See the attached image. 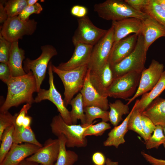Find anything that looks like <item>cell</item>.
<instances>
[{"mask_svg": "<svg viewBox=\"0 0 165 165\" xmlns=\"http://www.w3.org/2000/svg\"><path fill=\"white\" fill-rule=\"evenodd\" d=\"M5 83L7 86V93L0 107V112L8 111L11 107H17L23 103L32 105L35 102L33 95L34 92H37V85L31 72L23 76L12 77Z\"/></svg>", "mask_w": 165, "mask_h": 165, "instance_id": "cell-1", "label": "cell"}, {"mask_svg": "<svg viewBox=\"0 0 165 165\" xmlns=\"http://www.w3.org/2000/svg\"><path fill=\"white\" fill-rule=\"evenodd\" d=\"M94 11L100 17L112 21L130 17L143 20L149 16L144 13L134 10L122 0H106L96 4L94 6Z\"/></svg>", "mask_w": 165, "mask_h": 165, "instance_id": "cell-2", "label": "cell"}, {"mask_svg": "<svg viewBox=\"0 0 165 165\" xmlns=\"http://www.w3.org/2000/svg\"><path fill=\"white\" fill-rule=\"evenodd\" d=\"M147 53L141 33L138 35L136 44L132 52L119 63L110 65L114 79L131 72L141 73L145 68Z\"/></svg>", "mask_w": 165, "mask_h": 165, "instance_id": "cell-3", "label": "cell"}, {"mask_svg": "<svg viewBox=\"0 0 165 165\" xmlns=\"http://www.w3.org/2000/svg\"><path fill=\"white\" fill-rule=\"evenodd\" d=\"M88 125L86 124H68L66 123L60 114L54 116L50 124L52 133L58 137L64 134L67 139L66 146L68 148L85 147L87 140L83 136L84 131Z\"/></svg>", "mask_w": 165, "mask_h": 165, "instance_id": "cell-4", "label": "cell"}, {"mask_svg": "<svg viewBox=\"0 0 165 165\" xmlns=\"http://www.w3.org/2000/svg\"><path fill=\"white\" fill-rule=\"evenodd\" d=\"M52 68L53 72L59 76L63 84L64 89V101L67 107L75 95L82 89L88 72V66L64 70L52 64Z\"/></svg>", "mask_w": 165, "mask_h": 165, "instance_id": "cell-5", "label": "cell"}, {"mask_svg": "<svg viewBox=\"0 0 165 165\" xmlns=\"http://www.w3.org/2000/svg\"><path fill=\"white\" fill-rule=\"evenodd\" d=\"M141 75L140 73L131 72L114 79L103 96L127 99L135 93Z\"/></svg>", "mask_w": 165, "mask_h": 165, "instance_id": "cell-6", "label": "cell"}, {"mask_svg": "<svg viewBox=\"0 0 165 165\" xmlns=\"http://www.w3.org/2000/svg\"><path fill=\"white\" fill-rule=\"evenodd\" d=\"M42 52L40 55L35 60L26 58L24 61V69L27 73L31 72L35 76L38 93L41 84L45 78L48 65L51 58L57 55V52L52 45L47 44L41 47Z\"/></svg>", "mask_w": 165, "mask_h": 165, "instance_id": "cell-7", "label": "cell"}, {"mask_svg": "<svg viewBox=\"0 0 165 165\" xmlns=\"http://www.w3.org/2000/svg\"><path fill=\"white\" fill-rule=\"evenodd\" d=\"M37 24L34 19L23 20L18 16L9 17L1 27L0 34L11 42L18 41L24 35H32Z\"/></svg>", "mask_w": 165, "mask_h": 165, "instance_id": "cell-8", "label": "cell"}, {"mask_svg": "<svg viewBox=\"0 0 165 165\" xmlns=\"http://www.w3.org/2000/svg\"><path fill=\"white\" fill-rule=\"evenodd\" d=\"M113 44V29L111 26L93 46L87 65L90 72L99 70L108 62Z\"/></svg>", "mask_w": 165, "mask_h": 165, "instance_id": "cell-9", "label": "cell"}, {"mask_svg": "<svg viewBox=\"0 0 165 165\" xmlns=\"http://www.w3.org/2000/svg\"><path fill=\"white\" fill-rule=\"evenodd\" d=\"M52 65L51 62L50 61L48 67L49 75V89L47 90L41 88L35 99V102L39 103L45 100H49L56 107L60 113L59 114L65 122L68 124H73L70 112L67 108L61 94L57 90L55 86Z\"/></svg>", "mask_w": 165, "mask_h": 165, "instance_id": "cell-10", "label": "cell"}, {"mask_svg": "<svg viewBox=\"0 0 165 165\" xmlns=\"http://www.w3.org/2000/svg\"><path fill=\"white\" fill-rule=\"evenodd\" d=\"M77 20L78 26L72 38L74 46L83 43L94 46L107 31L95 26L87 15Z\"/></svg>", "mask_w": 165, "mask_h": 165, "instance_id": "cell-11", "label": "cell"}, {"mask_svg": "<svg viewBox=\"0 0 165 165\" xmlns=\"http://www.w3.org/2000/svg\"><path fill=\"white\" fill-rule=\"evenodd\" d=\"M163 64L153 59L147 68H145L141 73L139 84L133 96L126 100L129 105L139 96L151 90L157 84L163 72Z\"/></svg>", "mask_w": 165, "mask_h": 165, "instance_id": "cell-12", "label": "cell"}, {"mask_svg": "<svg viewBox=\"0 0 165 165\" xmlns=\"http://www.w3.org/2000/svg\"><path fill=\"white\" fill-rule=\"evenodd\" d=\"M59 149L58 139L49 138L38 151L26 159L42 165H54L58 158Z\"/></svg>", "mask_w": 165, "mask_h": 165, "instance_id": "cell-13", "label": "cell"}, {"mask_svg": "<svg viewBox=\"0 0 165 165\" xmlns=\"http://www.w3.org/2000/svg\"><path fill=\"white\" fill-rule=\"evenodd\" d=\"M90 72L88 69L83 86L80 91L84 108L94 106L107 111L109 108L108 97L100 94L93 86L90 80Z\"/></svg>", "mask_w": 165, "mask_h": 165, "instance_id": "cell-14", "label": "cell"}, {"mask_svg": "<svg viewBox=\"0 0 165 165\" xmlns=\"http://www.w3.org/2000/svg\"><path fill=\"white\" fill-rule=\"evenodd\" d=\"M142 20L134 17H130L119 21H112L113 29V46L131 33L138 35L141 34Z\"/></svg>", "mask_w": 165, "mask_h": 165, "instance_id": "cell-15", "label": "cell"}, {"mask_svg": "<svg viewBox=\"0 0 165 165\" xmlns=\"http://www.w3.org/2000/svg\"><path fill=\"white\" fill-rule=\"evenodd\" d=\"M73 54L71 58L66 62H62L57 67L64 70L73 69L88 65L94 46L78 43L75 46Z\"/></svg>", "mask_w": 165, "mask_h": 165, "instance_id": "cell-16", "label": "cell"}, {"mask_svg": "<svg viewBox=\"0 0 165 165\" xmlns=\"http://www.w3.org/2000/svg\"><path fill=\"white\" fill-rule=\"evenodd\" d=\"M41 148L36 145L29 143H13L0 165H18L27 157L36 153Z\"/></svg>", "mask_w": 165, "mask_h": 165, "instance_id": "cell-17", "label": "cell"}, {"mask_svg": "<svg viewBox=\"0 0 165 165\" xmlns=\"http://www.w3.org/2000/svg\"><path fill=\"white\" fill-rule=\"evenodd\" d=\"M138 35L128 36L113 46L108 62L110 65L117 63L130 54L135 49Z\"/></svg>", "mask_w": 165, "mask_h": 165, "instance_id": "cell-18", "label": "cell"}, {"mask_svg": "<svg viewBox=\"0 0 165 165\" xmlns=\"http://www.w3.org/2000/svg\"><path fill=\"white\" fill-rule=\"evenodd\" d=\"M142 20L141 33L143 37L144 49L147 51L156 40L160 37H165V28L149 16Z\"/></svg>", "mask_w": 165, "mask_h": 165, "instance_id": "cell-19", "label": "cell"}, {"mask_svg": "<svg viewBox=\"0 0 165 165\" xmlns=\"http://www.w3.org/2000/svg\"><path fill=\"white\" fill-rule=\"evenodd\" d=\"M90 79L94 87L100 94L103 95L114 79L109 62L99 70L90 71Z\"/></svg>", "mask_w": 165, "mask_h": 165, "instance_id": "cell-20", "label": "cell"}, {"mask_svg": "<svg viewBox=\"0 0 165 165\" xmlns=\"http://www.w3.org/2000/svg\"><path fill=\"white\" fill-rule=\"evenodd\" d=\"M25 58V51L19 47L18 41L12 42L7 64L12 77L21 76L27 74L22 66Z\"/></svg>", "mask_w": 165, "mask_h": 165, "instance_id": "cell-21", "label": "cell"}, {"mask_svg": "<svg viewBox=\"0 0 165 165\" xmlns=\"http://www.w3.org/2000/svg\"><path fill=\"white\" fill-rule=\"evenodd\" d=\"M142 114L150 118L155 125L165 127V99L158 97Z\"/></svg>", "mask_w": 165, "mask_h": 165, "instance_id": "cell-22", "label": "cell"}, {"mask_svg": "<svg viewBox=\"0 0 165 165\" xmlns=\"http://www.w3.org/2000/svg\"><path fill=\"white\" fill-rule=\"evenodd\" d=\"M132 108L129 113L119 125L114 127L108 134V137L104 143L105 146H113L117 148L121 144L125 142V136L128 130V120L133 111Z\"/></svg>", "mask_w": 165, "mask_h": 165, "instance_id": "cell-23", "label": "cell"}, {"mask_svg": "<svg viewBox=\"0 0 165 165\" xmlns=\"http://www.w3.org/2000/svg\"><path fill=\"white\" fill-rule=\"evenodd\" d=\"M165 90V70L163 72L159 81L149 92L142 95L140 100H136L135 108L142 113L155 99Z\"/></svg>", "mask_w": 165, "mask_h": 165, "instance_id": "cell-24", "label": "cell"}, {"mask_svg": "<svg viewBox=\"0 0 165 165\" xmlns=\"http://www.w3.org/2000/svg\"><path fill=\"white\" fill-rule=\"evenodd\" d=\"M59 149L58 158L54 165H73L78 160V156L75 152L66 149L67 139L63 134L58 137Z\"/></svg>", "mask_w": 165, "mask_h": 165, "instance_id": "cell-25", "label": "cell"}, {"mask_svg": "<svg viewBox=\"0 0 165 165\" xmlns=\"http://www.w3.org/2000/svg\"><path fill=\"white\" fill-rule=\"evenodd\" d=\"M13 133V143L20 144L22 142L32 144L41 147L43 145L36 139L31 127H24L14 124Z\"/></svg>", "mask_w": 165, "mask_h": 165, "instance_id": "cell-26", "label": "cell"}, {"mask_svg": "<svg viewBox=\"0 0 165 165\" xmlns=\"http://www.w3.org/2000/svg\"><path fill=\"white\" fill-rule=\"evenodd\" d=\"M109 106L110 109L109 112V121L114 127L118 126L123 120V115L129 114L130 112L128 105L124 104L119 100L112 103H109Z\"/></svg>", "mask_w": 165, "mask_h": 165, "instance_id": "cell-27", "label": "cell"}, {"mask_svg": "<svg viewBox=\"0 0 165 165\" xmlns=\"http://www.w3.org/2000/svg\"><path fill=\"white\" fill-rule=\"evenodd\" d=\"M70 105L72 109L70 111L71 118L73 124H76L78 120L80 119L82 124L86 123L85 116L84 111L82 95L81 93L71 100Z\"/></svg>", "mask_w": 165, "mask_h": 165, "instance_id": "cell-28", "label": "cell"}, {"mask_svg": "<svg viewBox=\"0 0 165 165\" xmlns=\"http://www.w3.org/2000/svg\"><path fill=\"white\" fill-rule=\"evenodd\" d=\"M85 116L86 123L89 125L92 124L93 120L97 118H101L102 121L107 122L109 121V112L96 106H91L84 108Z\"/></svg>", "mask_w": 165, "mask_h": 165, "instance_id": "cell-29", "label": "cell"}, {"mask_svg": "<svg viewBox=\"0 0 165 165\" xmlns=\"http://www.w3.org/2000/svg\"><path fill=\"white\" fill-rule=\"evenodd\" d=\"M143 12L165 28V11L155 1L150 0Z\"/></svg>", "mask_w": 165, "mask_h": 165, "instance_id": "cell-30", "label": "cell"}, {"mask_svg": "<svg viewBox=\"0 0 165 165\" xmlns=\"http://www.w3.org/2000/svg\"><path fill=\"white\" fill-rule=\"evenodd\" d=\"M14 128V124L7 128L0 139V141H1L0 148V163L3 161L13 143Z\"/></svg>", "mask_w": 165, "mask_h": 165, "instance_id": "cell-31", "label": "cell"}, {"mask_svg": "<svg viewBox=\"0 0 165 165\" xmlns=\"http://www.w3.org/2000/svg\"><path fill=\"white\" fill-rule=\"evenodd\" d=\"M136 103V101L133 107V110L128 120V130L135 132L145 141V138L142 130L141 121L142 113L135 108Z\"/></svg>", "mask_w": 165, "mask_h": 165, "instance_id": "cell-32", "label": "cell"}, {"mask_svg": "<svg viewBox=\"0 0 165 165\" xmlns=\"http://www.w3.org/2000/svg\"><path fill=\"white\" fill-rule=\"evenodd\" d=\"M165 141V136L163 127L160 125H156L153 134L145 141V144L147 149L154 148L157 149Z\"/></svg>", "mask_w": 165, "mask_h": 165, "instance_id": "cell-33", "label": "cell"}, {"mask_svg": "<svg viewBox=\"0 0 165 165\" xmlns=\"http://www.w3.org/2000/svg\"><path fill=\"white\" fill-rule=\"evenodd\" d=\"M4 4L9 17L18 16L27 6L26 0L5 1Z\"/></svg>", "mask_w": 165, "mask_h": 165, "instance_id": "cell-34", "label": "cell"}, {"mask_svg": "<svg viewBox=\"0 0 165 165\" xmlns=\"http://www.w3.org/2000/svg\"><path fill=\"white\" fill-rule=\"evenodd\" d=\"M95 122L91 125L88 126L83 134L84 137L86 138L87 136L91 135L97 136H101L106 130L111 128L110 124L107 122L102 121L93 125Z\"/></svg>", "mask_w": 165, "mask_h": 165, "instance_id": "cell-35", "label": "cell"}, {"mask_svg": "<svg viewBox=\"0 0 165 165\" xmlns=\"http://www.w3.org/2000/svg\"><path fill=\"white\" fill-rule=\"evenodd\" d=\"M15 116L8 111L0 113V139L5 130L9 127L14 124Z\"/></svg>", "mask_w": 165, "mask_h": 165, "instance_id": "cell-36", "label": "cell"}, {"mask_svg": "<svg viewBox=\"0 0 165 165\" xmlns=\"http://www.w3.org/2000/svg\"><path fill=\"white\" fill-rule=\"evenodd\" d=\"M12 42L4 38L0 34V62L7 64Z\"/></svg>", "mask_w": 165, "mask_h": 165, "instance_id": "cell-37", "label": "cell"}, {"mask_svg": "<svg viewBox=\"0 0 165 165\" xmlns=\"http://www.w3.org/2000/svg\"><path fill=\"white\" fill-rule=\"evenodd\" d=\"M141 121L142 130L145 137V141L151 136L156 126L150 118L142 113L141 116Z\"/></svg>", "mask_w": 165, "mask_h": 165, "instance_id": "cell-38", "label": "cell"}, {"mask_svg": "<svg viewBox=\"0 0 165 165\" xmlns=\"http://www.w3.org/2000/svg\"><path fill=\"white\" fill-rule=\"evenodd\" d=\"M43 10L40 4L37 2L32 6L27 5L18 16L23 20H27L29 19L30 16L33 14H39Z\"/></svg>", "mask_w": 165, "mask_h": 165, "instance_id": "cell-39", "label": "cell"}, {"mask_svg": "<svg viewBox=\"0 0 165 165\" xmlns=\"http://www.w3.org/2000/svg\"><path fill=\"white\" fill-rule=\"evenodd\" d=\"M31 107V104H26L23 106L18 113L14 115L15 116L14 124L19 126H22L23 120L28 115V112Z\"/></svg>", "mask_w": 165, "mask_h": 165, "instance_id": "cell-40", "label": "cell"}, {"mask_svg": "<svg viewBox=\"0 0 165 165\" xmlns=\"http://www.w3.org/2000/svg\"><path fill=\"white\" fill-rule=\"evenodd\" d=\"M124 1L134 10L143 12L145 8L149 4L150 0H125Z\"/></svg>", "mask_w": 165, "mask_h": 165, "instance_id": "cell-41", "label": "cell"}, {"mask_svg": "<svg viewBox=\"0 0 165 165\" xmlns=\"http://www.w3.org/2000/svg\"><path fill=\"white\" fill-rule=\"evenodd\" d=\"M12 77L9 68L7 64L0 63V79L5 83Z\"/></svg>", "mask_w": 165, "mask_h": 165, "instance_id": "cell-42", "label": "cell"}, {"mask_svg": "<svg viewBox=\"0 0 165 165\" xmlns=\"http://www.w3.org/2000/svg\"><path fill=\"white\" fill-rule=\"evenodd\" d=\"M71 13L72 15L79 18H80L86 16L87 10L85 6L79 5H75L72 7Z\"/></svg>", "mask_w": 165, "mask_h": 165, "instance_id": "cell-43", "label": "cell"}, {"mask_svg": "<svg viewBox=\"0 0 165 165\" xmlns=\"http://www.w3.org/2000/svg\"><path fill=\"white\" fill-rule=\"evenodd\" d=\"M141 154L145 159L152 165H165V160L160 159L142 151Z\"/></svg>", "mask_w": 165, "mask_h": 165, "instance_id": "cell-44", "label": "cell"}, {"mask_svg": "<svg viewBox=\"0 0 165 165\" xmlns=\"http://www.w3.org/2000/svg\"><path fill=\"white\" fill-rule=\"evenodd\" d=\"M93 162L95 165H105L106 159L104 155L100 152H96L92 156Z\"/></svg>", "mask_w": 165, "mask_h": 165, "instance_id": "cell-45", "label": "cell"}, {"mask_svg": "<svg viewBox=\"0 0 165 165\" xmlns=\"http://www.w3.org/2000/svg\"><path fill=\"white\" fill-rule=\"evenodd\" d=\"M5 1H1L0 3V23L3 24L9 18L4 5Z\"/></svg>", "mask_w": 165, "mask_h": 165, "instance_id": "cell-46", "label": "cell"}, {"mask_svg": "<svg viewBox=\"0 0 165 165\" xmlns=\"http://www.w3.org/2000/svg\"><path fill=\"white\" fill-rule=\"evenodd\" d=\"M32 119V118L31 116L27 115L24 119L22 126L24 127H31Z\"/></svg>", "mask_w": 165, "mask_h": 165, "instance_id": "cell-47", "label": "cell"}, {"mask_svg": "<svg viewBox=\"0 0 165 165\" xmlns=\"http://www.w3.org/2000/svg\"><path fill=\"white\" fill-rule=\"evenodd\" d=\"M19 165H41L39 163L32 161L27 160L26 159L20 162Z\"/></svg>", "mask_w": 165, "mask_h": 165, "instance_id": "cell-48", "label": "cell"}, {"mask_svg": "<svg viewBox=\"0 0 165 165\" xmlns=\"http://www.w3.org/2000/svg\"><path fill=\"white\" fill-rule=\"evenodd\" d=\"M118 162L113 161L109 158H108L106 159L105 165H118Z\"/></svg>", "mask_w": 165, "mask_h": 165, "instance_id": "cell-49", "label": "cell"}, {"mask_svg": "<svg viewBox=\"0 0 165 165\" xmlns=\"http://www.w3.org/2000/svg\"><path fill=\"white\" fill-rule=\"evenodd\" d=\"M155 1L165 11V0H155Z\"/></svg>", "mask_w": 165, "mask_h": 165, "instance_id": "cell-50", "label": "cell"}, {"mask_svg": "<svg viewBox=\"0 0 165 165\" xmlns=\"http://www.w3.org/2000/svg\"><path fill=\"white\" fill-rule=\"evenodd\" d=\"M27 5L32 6L35 4L38 1V0H26Z\"/></svg>", "mask_w": 165, "mask_h": 165, "instance_id": "cell-51", "label": "cell"}, {"mask_svg": "<svg viewBox=\"0 0 165 165\" xmlns=\"http://www.w3.org/2000/svg\"><path fill=\"white\" fill-rule=\"evenodd\" d=\"M163 131L165 136V127H163Z\"/></svg>", "mask_w": 165, "mask_h": 165, "instance_id": "cell-52", "label": "cell"}, {"mask_svg": "<svg viewBox=\"0 0 165 165\" xmlns=\"http://www.w3.org/2000/svg\"><path fill=\"white\" fill-rule=\"evenodd\" d=\"M163 146H164V148L165 149V141L164 142V143L163 144Z\"/></svg>", "mask_w": 165, "mask_h": 165, "instance_id": "cell-53", "label": "cell"}, {"mask_svg": "<svg viewBox=\"0 0 165 165\" xmlns=\"http://www.w3.org/2000/svg\"><path fill=\"white\" fill-rule=\"evenodd\" d=\"M19 165V164H18V165Z\"/></svg>", "mask_w": 165, "mask_h": 165, "instance_id": "cell-54", "label": "cell"}, {"mask_svg": "<svg viewBox=\"0 0 165 165\" xmlns=\"http://www.w3.org/2000/svg\"></svg>", "mask_w": 165, "mask_h": 165, "instance_id": "cell-55", "label": "cell"}, {"mask_svg": "<svg viewBox=\"0 0 165 165\" xmlns=\"http://www.w3.org/2000/svg\"></svg>", "mask_w": 165, "mask_h": 165, "instance_id": "cell-56", "label": "cell"}]
</instances>
